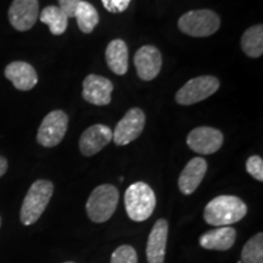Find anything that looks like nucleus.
I'll return each mask as SVG.
<instances>
[{"instance_id":"f257e3e1","label":"nucleus","mask_w":263,"mask_h":263,"mask_svg":"<svg viewBox=\"0 0 263 263\" xmlns=\"http://www.w3.org/2000/svg\"><path fill=\"white\" fill-rule=\"evenodd\" d=\"M248 213V206L234 195H219L207 203L203 211L206 223L216 227H229L241 221Z\"/></svg>"},{"instance_id":"f03ea898","label":"nucleus","mask_w":263,"mask_h":263,"mask_svg":"<svg viewBox=\"0 0 263 263\" xmlns=\"http://www.w3.org/2000/svg\"><path fill=\"white\" fill-rule=\"evenodd\" d=\"M124 206L132 221L144 222L150 218L156 207V196L149 184L133 183L124 194Z\"/></svg>"},{"instance_id":"7ed1b4c3","label":"nucleus","mask_w":263,"mask_h":263,"mask_svg":"<svg viewBox=\"0 0 263 263\" xmlns=\"http://www.w3.org/2000/svg\"><path fill=\"white\" fill-rule=\"evenodd\" d=\"M54 193V184L50 180L39 179L32 184L22 202L20 218L22 224L31 226L41 218Z\"/></svg>"},{"instance_id":"20e7f679","label":"nucleus","mask_w":263,"mask_h":263,"mask_svg":"<svg viewBox=\"0 0 263 263\" xmlns=\"http://www.w3.org/2000/svg\"><path fill=\"white\" fill-rule=\"evenodd\" d=\"M120 201V192L111 184H101L91 192L85 210L90 221L104 223L108 221L116 211Z\"/></svg>"},{"instance_id":"39448f33","label":"nucleus","mask_w":263,"mask_h":263,"mask_svg":"<svg viewBox=\"0 0 263 263\" xmlns=\"http://www.w3.org/2000/svg\"><path fill=\"white\" fill-rule=\"evenodd\" d=\"M178 27L190 37H210L221 27V18L212 10H193L180 16Z\"/></svg>"},{"instance_id":"423d86ee","label":"nucleus","mask_w":263,"mask_h":263,"mask_svg":"<svg viewBox=\"0 0 263 263\" xmlns=\"http://www.w3.org/2000/svg\"><path fill=\"white\" fill-rule=\"evenodd\" d=\"M219 80L215 76H200L186 82L176 94L179 105H194L210 98L219 89Z\"/></svg>"},{"instance_id":"0eeeda50","label":"nucleus","mask_w":263,"mask_h":263,"mask_svg":"<svg viewBox=\"0 0 263 263\" xmlns=\"http://www.w3.org/2000/svg\"><path fill=\"white\" fill-rule=\"evenodd\" d=\"M68 128V116L62 110L49 112L42 121L37 133V141L44 147H54L64 139Z\"/></svg>"},{"instance_id":"6e6552de","label":"nucleus","mask_w":263,"mask_h":263,"mask_svg":"<svg viewBox=\"0 0 263 263\" xmlns=\"http://www.w3.org/2000/svg\"><path fill=\"white\" fill-rule=\"evenodd\" d=\"M145 127V114L138 107L127 111L112 132V139L118 146L127 145L143 133Z\"/></svg>"},{"instance_id":"1a4fd4ad","label":"nucleus","mask_w":263,"mask_h":263,"mask_svg":"<svg viewBox=\"0 0 263 263\" xmlns=\"http://www.w3.org/2000/svg\"><path fill=\"white\" fill-rule=\"evenodd\" d=\"M223 134L221 130L212 127H197L186 137V144L194 153L200 155H211L223 145Z\"/></svg>"},{"instance_id":"9d476101","label":"nucleus","mask_w":263,"mask_h":263,"mask_svg":"<svg viewBox=\"0 0 263 263\" xmlns=\"http://www.w3.org/2000/svg\"><path fill=\"white\" fill-rule=\"evenodd\" d=\"M8 16L10 24L16 31H28L35 25L39 17V2L38 0H12Z\"/></svg>"},{"instance_id":"9b49d317","label":"nucleus","mask_w":263,"mask_h":263,"mask_svg":"<svg viewBox=\"0 0 263 263\" xmlns=\"http://www.w3.org/2000/svg\"><path fill=\"white\" fill-rule=\"evenodd\" d=\"M134 65L140 80L153 81L162 67V55L154 45H144L134 55Z\"/></svg>"},{"instance_id":"f8f14e48","label":"nucleus","mask_w":263,"mask_h":263,"mask_svg":"<svg viewBox=\"0 0 263 263\" xmlns=\"http://www.w3.org/2000/svg\"><path fill=\"white\" fill-rule=\"evenodd\" d=\"M114 91L112 82L98 74H89L83 81V99L97 106L110 104Z\"/></svg>"},{"instance_id":"ddd939ff","label":"nucleus","mask_w":263,"mask_h":263,"mask_svg":"<svg viewBox=\"0 0 263 263\" xmlns=\"http://www.w3.org/2000/svg\"><path fill=\"white\" fill-rule=\"evenodd\" d=\"M111 140H112V130L110 127L105 124H94L85 129L80 138L82 155H97Z\"/></svg>"},{"instance_id":"4468645a","label":"nucleus","mask_w":263,"mask_h":263,"mask_svg":"<svg viewBox=\"0 0 263 263\" xmlns=\"http://www.w3.org/2000/svg\"><path fill=\"white\" fill-rule=\"evenodd\" d=\"M168 222L161 218L151 229L146 245L147 263H163L168 239Z\"/></svg>"},{"instance_id":"2eb2a0df","label":"nucleus","mask_w":263,"mask_h":263,"mask_svg":"<svg viewBox=\"0 0 263 263\" xmlns=\"http://www.w3.org/2000/svg\"><path fill=\"white\" fill-rule=\"evenodd\" d=\"M5 77L14 84L16 89L27 91L38 83V74L34 67L25 61H14L5 67Z\"/></svg>"},{"instance_id":"dca6fc26","label":"nucleus","mask_w":263,"mask_h":263,"mask_svg":"<svg viewBox=\"0 0 263 263\" xmlns=\"http://www.w3.org/2000/svg\"><path fill=\"white\" fill-rule=\"evenodd\" d=\"M207 172V162L202 157H194L186 163L178 179V188L184 195H190L197 189Z\"/></svg>"},{"instance_id":"f3484780","label":"nucleus","mask_w":263,"mask_h":263,"mask_svg":"<svg viewBox=\"0 0 263 263\" xmlns=\"http://www.w3.org/2000/svg\"><path fill=\"white\" fill-rule=\"evenodd\" d=\"M236 230L232 227H218L217 229L209 230L200 236L199 242L206 250L227 251L235 244Z\"/></svg>"},{"instance_id":"a211bd4d","label":"nucleus","mask_w":263,"mask_h":263,"mask_svg":"<svg viewBox=\"0 0 263 263\" xmlns=\"http://www.w3.org/2000/svg\"><path fill=\"white\" fill-rule=\"evenodd\" d=\"M128 45L122 39H114L108 43L105 59L107 66L115 74L123 76L128 71Z\"/></svg>"},{"instance_id":"6ab92c4d","label":"nucleus","mask_w":263,"mask_h":263,"mask_svg":"<svg viewBox=\"0 0 263 263\" xmlns=\"http://www.w3.org/2000/svg\"><path fill=\"white\" fill-rule=\"evenodd\" d=\"M39 20L50 29L51 34L61 35L67 29L68 17L59 6H47L39 15Z\"/></svg>"},{"instance_id":"aec40b11","label":"nucleus","mask_w":263,"mask_h":263,"mask_svg":"<svg viewBox=\"0 0 263 263\" xmlns=\"http://www.w3.org/2000/svg\"><path fill=\"white\" fill-rule=\"evenodd\" d=\"M241 49L249 58L256 59L263 54V27L262 25L252 26L246 29L241 37Z\"/></svg>"},{"instance_id":"412c9836","label":"nucleus","mask_w":263,"mask_h":263,"mask_svg":"<svg viewBox=\"0 0 263 263\" xmlns=\"http://www.w3.org/2000/svg\"><path fill=\"white\" fill-rule=\"evenodd\" d=\"M74 17L77 20L78 28L85 34H89L93 32L99 24V20H100L98 10L90 3L83 2V0L76 9Z\"/></svg>"},{"instance_id":"4be33fe9","label":"nucleus","mask_w":263,"mask_h":263,"mask_svg":"<svg viewBox=\"0 0 263 263\" xmlns=\"http://www.w3.org/2000/svg\"><path fill=\"white\" fill-rule=\"evenodd\" d=\"M242 263H263V234L258 233L244 245L241 251Z\"/></svg>"},{"instance_id":"5701e85b","label":"nucleus","mask_w":263,"mask_h":263,"mask_svg":"<svg viewBox=\"0 0 263 263\" xmlns=\"http://www.w3.org/2000/svg\"><path fill=\"white\" fill-rule=\"evenodd\" d=\"M110 263H138L136 249L130 245H122L112 252Z\"/></svg>"},{"instance_id":"b1692460","label":"nucleus","mask_w":263,"mask_h":263,"mask_svg":"<svg viewBox=\"0 0 263 263\" xmlns=\"http://www.w3.org/2000/svg\"><path fill=\"white\" fill-rule=\"evenodd\" d=\"M246 171L258 182H263V160L261 156L254 155L246 161Z\"/></svg>"},{"instance_id":"393cba45","label":"nucleus","mask_w":263,"mask_h":263,"mask_svg":"<svg viewBox=\"0 0 263 263\" xmlns=\"http://www.w3.org/2000/svg\"><path fill=\"white\" fill-rule=\"evenodd\" d=\"M132 0H101L104 8L111 14H121L126 11Z\"/></svg>"},{"instance_id":"a878e982","label":"nucleus","mask_w":263,"mask_h":263,"mask_svg":"<svg viewBox=\"0 0 263 263\" xmlns=\"http://www.w3.org/2000/svg\"><path fill=\"white\" fill-rule=\"evenodd\" d=\"M59 8L65 12L67 17H74V12L82 0H58Z\"/></svg>"},{"instance_id":"bb28decb","label":"nucleus","mask_w":263,"mask_h":263,"mask_svg":"<svg viewBox=\"0 0 263 263\" xmlns=\"http://www.w3.org/2000/svg\"><path fill=\"white\" fill-rule=\"evenodd\" d=\"M6 171H8V161L5 157L0 156V178L6 173Z\"/></svg>"},{"instance_id":"cd10ccee","label":"nucleus","mask_w":263,"mask_h":263,"mask_svg":"<svg viewBox=\"0 0 263 263\" xmlns=\"http://www.w3.org/2000/svg\"><path fill=\"white\" fill-rule=\"evenodd\" d=\"M0 226H2V217H0Z\"/></svg>"},{"instance_id":"c85d7f7f","label":"nucleus","mask_w":263,"mask_h":263,"mask_svg":"<svg viewBox=\"0 0 263 263\" xmlns=\"http://www.w3.org/2000/svg\"><path fill=\"white\" fill-rule=\"evenodd\" d=\"M64 263H74V262H64Z\"/></svg>"}]
</instances>
